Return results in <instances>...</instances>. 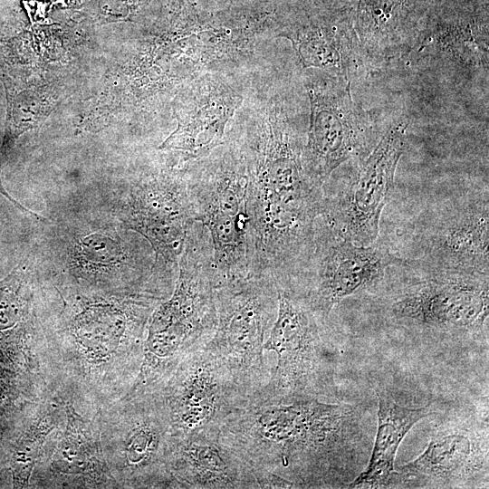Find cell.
Instances as JSON below:
<instances>
[{"mask_svg":"<svg viewBox=\"0 0 489 489\" xmlns=\"http://www.w3.org/2000/svg\"><path fill=\"white\" fill-rule=\"evenodd\" d=\"M264 349L276 355V364L260 390L280 399L337 400L338 352L331 330L291 289L278 287L277 315Z\"/></svg>","mask_w":489,"mask_h":489,"instance_id":"7","label":"cell"},{"mask_svg":"<svg viewBox=\"0 0 489 489\" xmlns=\"http://www.w3.org/2000/svg\"><path fill=\"white\" fill-rule=\"evenodd\" d=\"M2 163H3V159L1 156V148H0V175H1ZM0 195L4 196L6 199H8V201H10L13 198L8 194V192H6V190L5 189L2 180H1V176H0Z\"/></svg>","mask_w":489,"mask_h":489,"instance_id":"22","label":"cell"},{"mask_svg":"<svg viewBox=\"0 0 489 489\" xmlns=\"http://www.w3.org/2000/svg\"><path fill=\"white\" fill-rule=\"evenodd\" d=\"M376 295L386 323L422 340L487 347L489 273L435 269L405 259Z\"/></svg>","mask_w":489,"mask_h":489,"instance_id":"3","label":"cell"},{"mask_svg":"<svg viewBox=\"0 0 489 489\" xmlns=\"http://www.w3.org/2000/svg\"><path fill=\"white\" fill-rule=\"evenodd\" d=\"M116 215L123 229L149 242L158 266L176 273L187 233L196 221L184 168L134 184L120 198Z\"/></svg>","mask_w":489,"mask_h":489,"instance_id":"13","label":"cell"},{"mask_svg":"<svg viewBox=\"0 0 489 489\" xmlns=\"http://www.w3.org/2000/svg\"><path fill=\"white\" fill-rule=\"evenodd\" d=\"M488 211L487 193L443 209L420 231L418 257L408 260L435 269L489 273Z\"/></svg>","mask_w":489,"mask_h":489,"instance_id":"15","label":"cell"},{"mask_svg":"<svg viewBox=\"0 0 489 489\" xmlns=\"http://www.w3.org/2000/svg\"><path fill=\"white\" fill-rule=\"evenodd\" d=\"M405 259L377 241L355 244L317 220L312 254L288 289L301 295L326 326L346 298L376 295Z\"/></svg>","mask_w":489,"mask_h":489,"instance_id":"8","label":"cell"},{"mask_svg":"<svg viewBox=\"0 0 489 489\" xmlns=\"http://www.w3.org/2000/svg\"><path fill=\"white\" fill-rule=\"evenodd\" d=\"M371 420L362 403L280 399L258 390L231 412L220 431L254 477L271 473L294 488H344L367 465Z\"/></svg>","mask_w":489,"mask_h":489,"instance_id":"1","label":"cell"},{"mask_svg":"<svg viewBox=\"0 0 489 489\" xmlns=\"http://www.w3.org/2000/svg\"><path fill=\"white\" fill-rule=\"evenodd\" d=\"M488 451L487 416L449 417L435 425L417 457L395 469L390 487L486 486Z\"/></svg>","mask_w":489,"mask_h":489,"instance_id":"12","label":"cell"},{"mask_svg":"<svg viewBox=\"0 0 489 489\" xmlns=\"http://www.w3.org/2000/svg\"><path fill=\"white\" fill-rule=\"evenodd\" d=\"M0 268H2V259L0 257Z\"/></svg>","mask_w":489,"mask_h":489,"instance_id":"24","label":"cell"},{"mask_svg":"<svg viewBox=\"0 0 489 489\" xmlns=\"http://www.w3.org/2000/svg\"><path fill=\"white\" fill-rule=\"evenodd\" d=\"M114 429V472L119 484L176 488L168 460L173 436L152 393L126 395Z\"/></svg>","mask_w":489,"mask_h":489,"instance_id":"14","label":"cell"},{"mask_svg":"<svg viewBox=\"0 0 489 489\" xmlns=\"http://www.w3.org/2000/svg\"><path fill=\"white\" fill-rule=\"evenodd\" d=\"M41 443V438L35 442L32 439L31 442L24 443L15 452L12 466L15 486L27 485Z\"/></svg>","mask_w":489,"mask_h":489,"instance_id":"21","label":"cell"},{"mask_svg":"<svg viewBox=\"0 0 489 489\" xmlns=\"http://www.w3.org/2000/svg\"><path fill=\"white\" fill-rule=\"evenodd\" d=\"M184 169L195 220L211 239L215 287L246 276L248 177L239 148L234 141Z\"/></svg>","mask_w":489,"mask_h":489,"instance_id":"5","label":"cell"},{"mask_svg":"<svg viewBox=\"0 0 489 489\" xmlns=\"http://www.w3.org/2000/svg\"><path fill=\"white\" fill-rule=\"evenodd\" d=\"M76 0H52V5H61L62 6H70L75 3Z\"/></svg>","mask_w":489,"mask_h":489,"instance_id":"23","label":"cell"},{"mask_svg":"<svg viewBox=\"0 0 489 489\" xmlns=\"http://www.w3.org/2000/svg\"><path fill=\"white\" fill-rule=\"evenodd\" d=\"M304 87L311 117L302 161L310 178L323 187L340 165L368 156L375 130L369 112L353 100L350 81L309 69Z\"/></svg>","mask_w":489,"mask_h":489,"instance_id":"9","label":"cell"},{"mask_svg":"<svg viewBox=\"0 0 489 489\" xmlns=\"http://www.w3.org/2000/svg\"><path fill=\"white\" fill-rule=\"evenodd\" d=\"M246 165L248 259L253 271L284 276L308 258L324 201L307 175L304 144L277 103L235 141Z\"/></svg>","mask_w":489,"mask_h":489,"instance_id":"2","label":"cell"},{"mask_svg":"<svg viewBox=\"0 0 489 489\" xmlns=\"http://www.w3.org/2000/svg\"><path fill=\"white\" fill-rule=\"evenodd\" d=\"M408 125L406 118L394 121L355 173L334 192L324 191L320 220L335 235L359 245L377 241L381 214L406 149Z\"/></svg>","mask_w":489,"mask_h":489,"instance_id":"10","label":"cell"},{"mask_svg":"<svg viewBox=\"0 0 489 489\" xmlns=\"http://www.w3.org/2000/svg\"><path fill=\"white\" fill-rule=\"evenodd\" d=\"M91 430L78 415L68 410V424L59 451L52 464L56 472L67 476L102 477L108 471Z\"/></svg>","mask_w":489,"mask_h":489,"instance_id":"20","label":"cell"},{"mask_svg":"<svg viewBox=\"0 0 489 489\" xmlns=\"http://www.w3.org/2000/svg\"><path fill=\"white\" fill-rule=\"evenodd\" d=\"M378 427L365 468L344 488H390L398 449L409 430L421 419L434 414L432 403L408 408L392 397L377 391Z\"/></svg>","mask_w":489,"mask_h":489,"instance_id":"18","label":"cell"},{"mask_svg":"<svg viewBox=\"0 0 489 489\" xmlns=\"http://www.w3.org/2000/svg\"><path fill=\"white\" fill-rule=\"evenodd\" d=\"M174 107L177 129L159 146L179 154L189 164L208 156L225 144V127L240 107L243 97L210 74L194 79Z\"/></svg>","mask_w":489,"mask_h":489,"instance_id":"16","label":"cell"},{"mask_svg":"<svg viewBox=\"0 0 489 489\" xmlns=\"http://www.w3.org/2000/svg\"><path fill=\"white\" fill-rule=\"evenodd\" d=\"M173 438L220 428L244 398L207 342L190 351L152 391Z\"/></svg>","mask_w":489,"mask_h":489,"instance_id":"11","label":"cell"},{"mask_svg":"<svg viewBox=\"0 0 489 489\" xmlns=\"http://www.w3.org/2000/svg\"><path fill=\"white\" fill-rule=\"evenodd\" d=\"M216 327L209 347L230 371L245 399L269 381L264 343L278 310V286L270 274L248 273L215 287Z\"/></svg>","mask_w":489,"mask_h":489,"instance_id":"6","label":"cell"},{"mask_svg":"<svg viewBox=\"0 0 489 489\" xmlns=\"http://www.w3.org/2000/svg\"><path fill=\"white\" fill-rule=\"evenodd\" d=\"M170 298L148 323L143 359L128 393L153 391L190 351L207 342L216 327L213 248L206 228L195 221L187 233Z\"/></svg>","mask_w":489,"mask_h":489,"instance_id":"4","label":"cell"},{"mask_svg":"<svg viewBox=\"0 0 489 489\" xmlns=\"http://www.w3.org/2000/svg\"><path fill=\"white\" fill-rule=\"evenodd\" d=\"M276 36L291 41L303 69L320 70L350 82L363 64L355 31L350 24L296 25Z\"/></svg>","mask_w":489,"mask_h":489,"instance_id":"19","label":"cell"},{"mask_svg":"<svg viewBox=\"0 0 489 489\" xmlns=\"http://www.w3.org/2000/svg\"><path fill=\"white\" fill-rule=\"evenodd\" d=\"M168 467L176 488H258L250 466L225 442L220 428L173 438Z\"/></svg>","mask_w":489,"mask_h":489,"instance_id":"17","label":"cell"}]
</instances>
